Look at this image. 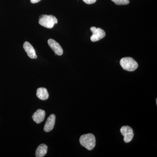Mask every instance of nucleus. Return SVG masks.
Wrapping results in <instances>:
<instances>
[{
  "instance_id": "nucleus-9",
  "label": "nucleus",
  "mask_w": 157,
  "mask_h": 157,
  "mask_svg": "<svg viewBox=\"0 0 157 157\" xmlns=\"http://www.w3.org/2000/svg\"><path fill=\"white\" fill-rule=\"evenodd\" d=\"M45 116V112L44 110L39 109L34 113L32 118L37 124H40L44 120Z\"/></svg>"
},
{
  "instance_id": "nucleus-3",
  "label": "nucleus",
  "mask_w": 157,
  "mask_h": 157,
  "mask_svg": "<svg viewBox=\"0 0 157 157\" xmlns=\"http://www.w3.org/2000/svg\"><path fill=\"white\" fill-rule=\"evenodd\" d=\"M120 63L124 70L130 72L135 71L138 67L137 62L131 57L123 58L121 59Z\"/></svg>"
},
{
  "instance_id": "nucleus-2",
  "label": "nucleus",
  "mask_w": 157,
  "mask_h": 157,
  "mask_svg": "<svg viewBox=\"0 0 157 157\" xmlns=\"http://www.w3.org/2000/svg\"><path fill=\"white\" fill-rule=\"evenodd\" d=\"M39 24L40 25L48 29H52L55 24H57L58 20L56 17L52 15L43 14L39 18Z\"/></svg>"
},
{
  "instance_id": "nucleus-14",
  "label": "nucleus",
  "mask_w": 157,
  "mask_h": 157,
  "mask_svg": "<svg viewBox=\"0 0 157 157\" xmlns=\"http://www.w3.org/2000/svg\"><path fill=\"white\" fill-rule=\"evenodd\" d=\"M30 1L31 3H33V4H35V3L39 2L41 0H30Z\"/></svg>"
},
{
  "instance_id": "nucleus-6",
  "label": "nucleus",
  "mask_w": 157,
  "mask_h": 157,
  "mask_svg": "<svg viewBox=\"0 0 157 157\" xmlns=\"http://www.w3.org/2000/svg\"><path fill=\"white\" fill-rule=\"evenodd\" d=\"M48 43L50 48L52 49L56 54L58 56H61L63 55V48L61 45L55 40L52 39H49L48 41Z\"/></svg>"
},
{
  "instance_id": "nucleus-10",
  "label": "nucleus",
  "mask_w": 157,
  "mask_h": 157,
  "mask_svg": "<svg viewBox=\"0 0 157 157\" xmlns=\"http://www.w3.org/2000/svg\"><path fill=\"white\" fill-rule=\"evenodd\" d=\"M36 95L40 100L43 101L47 100L49 97V94L47 89L43 87L39 88L37 89Z\"/></svg>"
},
{
  "instance_id": "nucleus-11",
  "label": "nucleus",
  "mask_w": 157,
  "mask_h": 157,
  "mask_svg": "<svg viewBox=\"0 0 157 157\" xmlns=\"http://www.w3.org/2000/svg\"><path fill=\"white\" fill-rule=\"evenodd\" d=\"M48 147L45 144H41L37 147L36 152V156L43 157L47 153Z\"/></svg>"
},
{
  "instance_id": "nucleus-13",
  "label": "nucleus",
  "mask_w": 157,
  "mask_h": 157,
  "mask_svg": "<svg viewBox=\"0 0 157 157\" xmlns=\"http://www.w3.org/2000/svg\"><path fill=\"white\" fill-rule=\"evenodd\" d=\"M86 4H88V5H90V4H94L95 3L97 0H82Z\"/></svg>"
},
{
  "instance_id": "nucleus-7",
  "label": "nucleus",
  "mask_w": 157,
  "mask_h": 157,
  "mask_svg": "<svg viewBox=\"0 0 157 157\" xmlns=\"http://www.w3.org/2000/svg\"><path fill=\"white\" fill-rule=\"evenodd\" d=\"M56 121V116L54 114L49 116L47 119L45 126L44 127V130L45 132H48L51 131L53 129Z\"/></svg>"
},
{
  "instance_id": "nucleus-1",
  "label": "nucleus",
  "mask_w": 157,
  "mask_h": 157,
  "mask_svg": "<svg viewBox=\"0 0 157 157\" xmlns=\"http://www.w3.org/2000/svg\"><path fill=\"white\" fill-rule=\"evenodd\" d=\"M79 142L82 146L88 150H92L95 146V137L92 134L82 135L79 138Z\"/></svg>"
},
{
  "instance_id": "nucleus-12",
  "label": "nucleus",
  "mask_w": 157,
  "mask_h": 157,
  "mask_svg": "<svg viewBox=\"0 0 157 157\" xmlns=\"http://www.w3.org/2000/svg\"><path fill=\"white\" fill-rule=\"evenodd\" d=\"M117 5H126L130 3L129 0H111Z\"/></svg>"
},
{
  "instance_id": "nucleus-5",
  "label": "nucleus",
  "mask_w": 157,
  "mask_h": 157,
  "mask_svg": "<svg viewBox=\"0 0 157 157\" xmlns=\"http://www.w3.org/2000/svg\"><path fill=\"white\" fill-rule=\"evenodd\" d=\"M121 133L124 136V140L126 143L131 141L134 137L133 129L128 126L122 127L120 130Z\"/></svg>"
},
{
  "instance_id": "nucleus-8",
  "label": "nucleus",
  "mask_w": 157,
  "mask_h": 157,
  "mask_svg": "<svg viewBox=\"0 0 157 157\" xmlns=\"http://www.w3.org/2000/svg\"><path fill=\"white\" fill-rule=\"evenodd\" d=\"M23 48L27 53L29 57L31 59H36L37 56L36 51L33 45L29 42H26L23 45Z\"/></svg>"
},
{
  "instance_id": "nucleus-4",
  "label": "nucleus",
  "mask_w": 157,
  "mask_h": 157,
  "mask_svg": "<svg viewBox=\"0 0 157 157\" xmlns=\"http://www.w3.org/2000/svg\"><path fill=\"white\" fill-rule=\"evenodd\" d=\"M90 30L93 33L92 36L90 37V39L93 42L99 41L103 39L106 36L105 31L101 28L92 27L91 28Z\"/></svg>"
}]
</instances>
